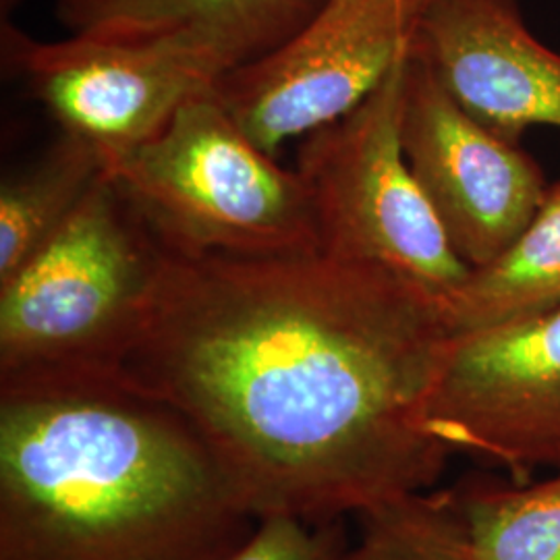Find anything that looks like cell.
I'll return each mask as SVG.
<instances>
[{
	"label": "cell",
	"instance_id": "obj_14",
	"mask_svg": "<svg viewBox=\"0 0 560 560\" xmlns=\"http://www.w3.org/2000/svg\"><path fill=\"white\" fill-rule=\"evenodd\" d=\"M476 560H560V471L548 480H465L446 490Z\"/></svg>",
	"mask_w": 560,
	"mask_h": 560
},
{
	"label": "cell",
	"instance_id": "obj_7",
	"mask_svg": "<svg viewBox=\"0 0 560 560\" xmlns=\"http://www.w3.org/2000/svg\"><path fill=\"white\" fill-rule=\"evenodd\" d=\"M2 69L108 164L156 138L183 104L212 90L221 67L177 42L69 36L44 42L0 25Z\"/></svg>",
	"mask_w": 560,
	"mask_h": 560
},
{
	"label": "cell",
	"instance_id": "obj_8",
	"mask_svg": "<svg viewBox=\"0 0 560 560\" xmlns=\"http://www.w3.org/2000/svg\"><path fill=\"white\" fill-rule=\"evenodd\" d=\"M432 434L513 476L560 471V310L455 335L428 405Z\"/></svg>",
	"mask_w": 560,
	"mask_h": 560
},
{
	"label": "cell",
	"instance_id": "obj_4",
	"mask_svg": "<svg viewBox=\"0 0 560 560\" xmlns=\"http://www.w3.org/2000/svg\"><path fill=\"white\" fill-rule=\"evenodd\" d=\"M162 249L104 175L0 284V381L119 374L140 337Z\"/></svg>",
	"mask_w": 560,
	"mask_h": 560
},
{
	"label": "cell",
	"instance_id": "obj_13",
	"mask_svg": "<svg viewBox=\"0 0 560 560\" xmlns=\"http://www.w3.org/2000/svg\"><path fill=\"white\" fill-rule=\"evenodd\" d=\"M104 175L101 152L60 131L38 159L2 177L0 284L59 233Z\"/></svg>",
	"mask_w": 560,
	"mask_h": 560
},
{
	"label": "cell",
	"instance_id": "obj_3",
	"mask_svg": "<svg viewBox=\"0 0 560 560\" xmlns=\"http://www.w3.org/2000/svg\"><path fill=\"white\" fill-rule=\"evenodd\" d=\"M214 88L183 104L156 138L108 164L106 175L168 256L320 252L295 168L252 140Z\"/></svg>",
	"mask_w": 560,
	"mask_h": 560
},
{
	"label": "cell",
	"instance_id": "obj_1",
	"mask_svg": "<svg viewBox=\"0 0 560 560\" xmlns=\"http://www.w3.org/2000/svg\"><path fill=\"white\" fill-rule=\"evenodd\" d=\"M453 337L378 266L162 252L119 376L200 432L256 517H358L441 480L428 405Z\"/></svg>",
	"mask_w": 560,
	"mask_h": 560
},
{
	"label": "cell",
	"instance_id": "obj_12",
	"mask_svg": "<svg viewBox=\"0 0 560 560\" xmlns=\"http://www.w3.org/2000/svg\"><path fill=\"white\" fill-rule=\"evenodd\" d=\"M560 310V183H550L536 217L497 260L471 268L442 301L453 335Z\"/></svg>",
	"mask_w": 560,
	"mask_h": 560
},
{
	"label": "cell",
	"instance_id": "obj_9",
	"mask_svg": "<svg viewBox=\"0 0 560 560\" xmlns=\"http://www.w3.org/2000/svg\"><path fill=\"white\" fill-rule=\"evenodd\" d=\"M400 141L421 191L469 268L502 256L546 198L550 183L534 156L463 110L413 50L405 62Z\"/></svg>",
	"mask_w": 560,
	"mask_h": 560
},
{
	"label": "cell",
	"instance_id": "obj_11",
	"mask_svg": "<svg viewBox=\"0 0 560 560\" xmlns=\"http://www.w3.org/2000/svg\"><path fill=\"white\" fill-rule=\"evenodd\" d=\"M324 0H50L69 36L177 42L224 73L289 40Z\"/></svg>",
	"mask_w": 560,
	"mask_h": 560
},
{
	"label": "cell",
	"instance_id": "obj_16",
	"mask_svg": "<svg viewBox=\"0 0 560 560\" xmlns=\"http://www.w3.org/2000/svg\"><path fill=\"white\" fill-rule=\"evenodd\" d=\"M345 520L261 515L247 538L222 560H339L349 544Z\"/></svg>",
	"mask_w": 560,
	"mask_h": 560
},
{
	"label": "cell",
	"instance_id": "obj_15",
	"mask_svg": "<svg viewBox=\"0 0 560 560\" xmlns=\"http://www.w3.org/2000/svg\"><path fill=\"white\" fill-rule=\"evenodd\" d=\"M339 560H476L465 527L442 492H421L363 515Z\"/></svg>",
	"mask_w": 560,
	"mask_h": 560
},
{
	"label": "cell",
	"instance_id": "obj_2",
	"mask_svg": "<svg viewBox=\"0 0 560 560\" xmlns=\"http://www.w3.org/2000/svg\"><path fill=\"white\" fill-rule=\"evenodd\" d=\"M256 521L200 432L119 374L0 381V560H222Z\"/></svg>",
	"mask_w": 560,
	"mask_h": 560
},
{
	"label": "cell",
	"instance_id": "obj_6",
	"mask_svg": "<svg viewBox=\"0 0 560 560\" xmlns=\"http://www.w3.org/2000/svg\"><path fill=\"white\" fill-rule=\"evenodd\" d=\"M420 0H324L289 38L224 73L217 96L277 156L282 143L340 119L411 50Z\"/></svg>",
	"mask_w": 560,
	"mask_h": 560
},
{
	"label": "cell",
	"instance_id": "obj_10",
	"mask_svg": "<svg viewBox=\"0 0 560 560\" xmlns=\"http://www.w3.org/2000/svg\"><path fill=\"white\" fill-rule=\"evenodd\" d=\"M411 50L502 140L560 129V55L532 34L517 0H420Z\"/></svg>",
	"mask_w": 560,
	"mask_h": 560
},
{
	"label": "cell",
	"instance_id": "obj_5",
	"mask_svg": "<svg viewBox=\"0 0 560 560\" xmlns=\"http://www.w3.org/2000/svg\"><path fill=\"white\" fill-rule=\"evenodd\" d=\"M407 57L351 113L301 138L295 173L324 256L378 266L444 301L471 268L453 249L402 152Z\"/></svg>",
	"mask_w": 560,
	"mask_h": 560
}]
</instances>
